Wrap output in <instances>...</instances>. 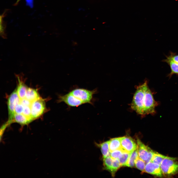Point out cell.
<instances>
[{
  "instance_id": "cell-1",
  "label": "cell",
  "mask_w": 178,
  "mask_h": 178,
  "mask_svg": "<svg viewBox=\"0 0 178 178\" xmlns=\"http://www.w3.org/2000/svg\"><path fill=\"white\" fill-rule=\"evenodd\" d=\"M148 82L146 80L143 83L136 86L130 105L131 109L142 117L145 116V110L147 99L146 90L148 86Z\"/></svg>"
},
{
  "instance_id": "cell-2",
  "label": "cell",
  "mask_w": 178,
  "mask_h": 178,
  "mask_svg": "<svg viewBox=\"0 0 178 178\" xmlns=\"http://www.w3.org/2000/svg\"><path fill=\"white\" fill-rule=\"evenodd\" d=\"M160 166L163 176H171L178 173V161L176 158L167 156Z\"/></svg>"
},
{
  "instance_id": "cell-3",
  "label": "cell",
  "mask_w": 178,
  "mask_h": 178,
  "mask_svg": "<svg viewBox=\"0 0 178 178\" xmlns=\"http://www.w3.org/2000/svg\"><path fill=\"white\" fill-rule=\"evenodd\" d=\"M97 89L89 90L82 88H76L72 89L69 92L79 99L84 104L89 103L93 105V95L97 93Z\"/></svg>"
},
{
  "instance_id": "cell-4",
  "label": "cell",
  "mask_w": 178,
  "mask_h": 178,
  "mask_svg": "<svg viewBox=\"0 0 178 178\" xmlns=\"http://www.w3.org/2000/svg\"><path fill=\"white\" fill-rule=\"evenodd\" d=\"M20 101L17 93L16 88L10 94L8 98L7 106L8 119L6 123L8 125L13 122L15 113V108L16 105L20 103Z\"/></svg>"
},
{
  "instance_id": "cell-5",
  "label": "cell",
  "mask_w": 178,
  "mask_h": 178,
  "mask_svg": "<svg viewBox=\"0 0 178 178\" xmlns=\"http://www.w3.org/2000/svg\"><path fill=\"white\" fill-rule=\"evenodd\" d=\"M31 116L33 120L40 116L45 109V103L41 98L32 103L30 106Z\"/></svg>"
},
{
  "instance_id": "cell-6",
  "label": "cell",
  "mask_w": 178,
  "mask_h": 178,
  "mask_svg": "<svg viewBox=\"0 0 178 178\" xmlns=\"http://www.w3.org/2000/svg\"><path fill=\"white\" fill-rule=\"evenodd\" d=\"M57 102L58 103L63 102L69 107H78L84 104L69 92L65 95H59Z\"/></svg>"
},
{
  "instance_id": "cell-7",
  "label": "cell",
  "mask_w": 178,
  "mask_h": 178,
  "mask_svg": "<svg viewBox=\"0 0 178 178\" xmlns=\"http://www.w3.org/2000/svg\"><path fill=\"white\" fill-rule=\"evenodd\" d=\"M120 140L122 148L130 154L137 148V144L130 137L125 136L120 137Z\"/></svg>"
},
{
  "instance_id": "cell-8",
  "label": "cell",
  "mask_w": 178,
  "mask_h": 178,
  "mask_svg": "<svg viewBox=\"0 0 178 178\" xmlns=\"http://www.w3.org/2000/svg\"><path fill=\"white\" fill-rule=\"evenodd\" d=\"M144 172L158 177L164 176L160 165L151 161L146 163Z\"/></svg>"
},
{
  "instance_id": "cell-9",
  "label": "cell",
  "mask_w": 178,
  "mask_h": 178,
  "mask_svg": "<svg viewBox=\"0 0 178 178\" xmlns=\"http://www.w3.org/2000/svg\"><path fill=\"white\" fill-rule=\"evenodd\" d=\"M137 141L138 156L146 163L149 158L151 149L145 145L139 139H137Z\"/></svg>"
},
{
  "instance_id": "cell-10",
  "label": "cell",
  "mask_w": 178,
  "mask_h": 178,
  "mask_svg": "<svg viewBox=\"0 0 178 178\" xmlns=\"http://www.w3.org/2000/svg\"><path fill=\"white\" fill-rule=\"evenodd\" d=\"M166 59L163 60L162 61L167 63L169 66L171 70V72L168 75V76L171 78L174 74L178 75V64L166 56Z\"/></svg>"
},
{
  "instance_id": "cell-11",
  "label": "cell",
  "mask_w": 178,
  "mask_h": 178,
  "mask_svg": "<svg viewBox=\"0 0 178 178\" xmlns=\"http://www.w3.org/2000/svg\"><path fill=\"white\" fill-rule=\"evenodd\" d=\"M17 77L18 81V84L17 88V90L18 95L21 100L25 98L28 88L21 79L19 76H18Z\"/></svg>"
},
{
  "instance_id": "cell-12",
  "label": "cell",
  "mask_w": 178,
  "mask_h": 178,
  "mask_svg": "<svg viewBox=\"0 0 178 178\" xmlns=\"http://www.w3.org/2000/svg\"><path fill=\"white\" fill-rule=\"evenodd\" d=\"M25 98L32 103L41 97L36 89L28 88L27 89Z\"/></svg>"
},
{
  "instance_id": "cell-13",
  "label": "cell",
  "mask_w": 178,
  "mask_h": 178,
  "mask_svg": "<svg viewBox=\"0 0 178 178\" xmlns=\"http://www.w3.org/2000/svg\"><path fill=\"white\" fill-rule=\"evenodd\" d=\"M95 143L96 146L100 148L103 159L110 156L109 141L100 143Z\"/></svg>"
},
{
  "instance_id": "cell-14",
  "label": "cell",
  "mask_w": 178,
  "mask_h": 178,
  "mask_svg": "<svg viewBox=\"0 0 178 178\" xmlns=\"http://www.w3.org/2000/svg\"><path fill=\"white\" fill-rule=\"evenodd\" d=\"M32 121L31 120L22 113L17 114L15 113L13 122H16L21 125H24L28 124Z\"/></svg>"
},
{
  "instance_id": "cell-15",
  "label": "cell",
  "mask_w": 178,
  "mask_h": 178,
  "mask_svg": "<svg viewBox=\"0 0 178 178\" xmlns=\"http://www.w3.org/2000/svg\"><path fill=\"white\" fill-rule=\"evenodd\" d=\"M109 141L110 152L122 148L120 137L111 139Z\"/></svg>"
},
{
  "instance_id": "cell-16",
  "label": "cell",
  "mask_w": 178,
  "mask_h": 178,
  "mask_svg": "<svg viewBox=\"0 0 178 178\" xmlns=\"http://www.w3.org/2000/svg\"><path fill=\"white\" fill-rule=\"evenodd\" d=\"M138 157L139 156L137 148L135 150L130 154L126 166L131 167H134L135 165V161Z\"/></svg>"
},
{
  "instance_id": "cell-17",
  "label": "cell",
  "mask_w": 178,
  "mask_h": 178,
  "mask_svg": "<svg viewBox=\"0 0 178 178\" xmlns=\"http://www.w3.org/2000/svg\"><path fill=\"white\" fill-rule=\"evenodd\" d=\"M130 153L124 150L118 159L122 166H126Z\"/></svg>"
},
{
  "instance_id": "cell-18",
  "label": "cell",
  "mask_w": 178,
  "mask_h": 178,
  "mask_svg": "<svg viewBox=\"0 0 178 178\" xmlns=\"http://www.w3.org/2000/svg\"><path fill=\"white\" fill-rule=\"evenodd\" d=\"M103 159V168L111 172L112 165L113 159L109 156Z\"/></svg>"
},
{
  "instance_id": "cell-19",
  "label": "cell",
  "mask_w": 178,
  "mask_h": 178,
  "mask_svg": "<svg viewBox=\"0 0 178 178\" xmlns=\"http://www.w3.org/2000/svg\"><path fill=\"white\" fill-rule=\"evenodd\" d=\"M166 156H167L155 151L151 161L160 165L163 159Z\"/></svg>"
},
{
  "instance_id": "cell-20",
  "label": "cell",
  "mask_w": 178,
  "mask_h": 178,
  "mask_svg": "<svg viewBox=\"0 0 178 178\" xmlns=\"http://www.w3.org/2000/svg\"><path fill=\"white\" fill-rule=\"evenodd\" d=\"M121 166L118 159H113L112 165L110 172L113 177L114 176L115 173Z\"/></svg>"
},
{
  "instance_id": "cell-21",
  "label": "cell",
  "mask_w": 178,
  "mask_h": 178,
  "mask_svg": "<svg viewBox=\"0 0 178 178\" xmlns=\"http://www.w3.org/2000/svg\"><path fill=\"white\" fill-rule=\"evenodd\" d=\"M146 163L144 161L138 157L135 161V165L137 168L144 172Z\"/></svg>"
},
{
  "instance_id": "cell-22",
  "label": "cell",
  "mask_w": 178,
  "mask_h": 178,
  "mask_svg": "<svg viewBox=\"0 0 178 178\" xmlns=\"http://www.w3.org/2000/svg\"><path fill=\"white\" fill-rule=\"evenodd\" d=\"M124 150L122 148L112 151L110 152V156L113 159H118Z\"/></svg>"
},
{
  "instance_id": "cell-23",
  "label": "cell",
  "mask_w": 178,
  "mask_h": 178,
  "mask_svg": "<svg viewBox=\"0 0 178 178\" xmlns=\"http://www.w3.org/2000/svg\"><path fill=\"white\" fill-rule=\"evenodd\" d=\"M22 114L30 119L32 121L33 120L31 116L30 106H24V109Z\"/></svg>"
},
{
  "instance_id": "cell-24",
  "label": "cell",
  "mask_w": 178,
  "mask_h": 178,
  "mask_svg": "<svg viewBox=\"0 0 178 178\" xmlns=\"http://www.w3.org/2000/svg\"><path fill=\"white\" fill-rule=\"evenodd\" d=\"M23 109L24 106L20 103L16 105L15 108V113L17 114H22Z\"/></svg>"
},
{
  "instance_id": "cell-25",
  "label": "cell",
  "mask_w": 178,
  "mask_h": 178,
  "mask_svg": "<svg viewBox=\"0 0 178 178\" xmlns=\"http://www.w3.org/2000/svg\"><path fill=\"white\" fill-rule=\"evenodd\" d=\"M167 56L173 61L178 64V54L176 53L170 52L169 55Z\"/></svg>"
},
{
  "instance_id": "cell-26",
  "label": "cell",
  "mask_w": 178,
  "mask_h": 178,
  "mask_svg": "<svg viewBox=\"0 0 178 178\" xmlns=\"http://www.w3.org/2000/svg\"><path fill=\"white\" fill-rule=\"evenodd\" d=\"M2 18H0H0V33L1 35L2 36V37L5 38L6 36H5V34L4 32L5 27L3 22L2 15Z\"/></svg>"
},
{
  "instance_id": "cell-27",
  "label": "cell",
  "mask_w": 178,
  "mask_h": 178,
  "mask_svg": "<svg viewBox=\"0 0 178 178\" xmlns=\"http://www.w3.org/2000/svg\"><path fill=\"white\" fill-rule=\"evenodd\" d=\"M20 103L23 106H30L32 103V102L25 98L21 100Z\"/></svg>"
},
{
  "instance_id": "cell-28",
  "label": "cell",
  "mask_w": 178,
  "mask_h": 178,
  "mask_svg": "<svg viewBox=\"0 0 178 178\" xmlns=\"http://www.w3.org/2000/svg\"><path fill=\"white\" fill-rule=\"evenodd\" d=\"M21 0H17L16 2H15V3L14 4V6H16L19 3V2Z\"/></svg>"
}]
</instances>
